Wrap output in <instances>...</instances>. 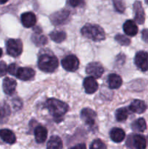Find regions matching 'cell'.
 Masks as SVG:
<instances>
[{
	"mask_svg": "<svg viewBox=\"0 0 148 149\" xmlns=\"http://www.w3.org/2000/svg\"><path fill=\"white\" fill-rule=\"evenodd\" d=\"M81 118L88 126L92 127L95 124L97 113L92 109L86 108V109H84L81 110Z\"/></svg>",
	"mask_w": 148,
	"mask_h": 149,
	"instance_id": "obj_9",
	"label": "cell"
},
{
	"mask_svg": "<svg viewBox=\"0 0 148 149\" xmlns=\"http://www.w3.org/2000/svg\"><path fill=\"white\" fill-rule=\"evenodd\" d=\"M133 12H134V19L136 23L139 24H143L145 20V14L141 1H135L133 4Z\"/></svg>",
	"mask_w": 148,
	"mask_h": 149,
	"instance_id": "obj_11",
	"label": "cell"
},
{
	"mask_svg": "<svg viewBox=\"0 0 148 149\" xmlns=\"http://www.w3.org/2000/svg\"><path fill=\"white\" fill-rule=\"evenodd\" d=\"M70 13L66 10H62L60 11L56 12L50 16V20L52 23L55 26L63 25L68 23L69 19Z\"/></svg>",
	"mask_w": 148,
	"mask_h": 149,
	"instance_id": "obj_6",
	"label": "cell"
},
{
	"mask_svg": "<svg viewBox=\"0 0 148 149\" xmlns=\"http://www.w3.org/2000/svg\"><path fill=\"white\" fill-rule=\"evenodd\" d=\"M51 39L57 43H61L63 42L66 38V33L63 31H58L55 30L53 31L49 34Z\"/></svg>",
	"mask_w": 148,
	"mask_h": 149,
	"instance_id": "obj_25",
	"label": "cell"
},
{
	"mask_svg": "<svg viewBox=\"0 0 148 149\" xmlns=\"http://www.w3.org/2000/svg\"><path fill=\"white\" fill-rule=\"evenodd\" d=\"M35 76V71L30 68L27 67H19L16 73L15 77L23 81H28Z\"/></svg>",
	"mask_w": 148,
	"mask_h": 149,
	"instance_id": "obj_10",
	"label": "cell"
},
{
	"mask_svg": "<svg viewBox=\"0 0 148 149\" xmlns=\"http://www.w3.org/2000/svg\"><path fill=\"white\" fill-rule=\"evenodd\" d=\"M62 65L66 71H75L79 66V61L78 58L73 55H70L65 57L61 61Z\"/></svg>",
	"mask_w": 148,
	"mask_h": 149,
	"instance_id": "obj_5",
	"label": "cell"
},
{
	"mask_svg": "<svg viewBox=\"0 0 148 149\" xmlns=\"http://www.w3.org/2000/svg\"><path fill=\"white\" fill-rule=\"evenodd\" d=\"M123 31L126 35L133 36L138 33V27L136 23L132 20H128L123 24Z\"/></svg>",
	"mask_w": 148,
	"mask_h": 149,
	"instance_id": "obj_15",
	"label": "cell"
},
{
	"mask_svg": "<svg viewBox=\"0 0 148 149\" xmlns=\"http://www.w3.org/2000/svg\"><path fill=\"white\" fill-rule=\"evenodd\" d=\"M115 39L118 43L120 44V45H123V46H128V45H129V44L131 42L130 39L129 38L121 34L116 35L115 36Z\"/></svg>",
	"mask_w": 148,
	"mask_h": 149,
	"instance_id": "obj_29",
	"label": "cell"
},
{
	"mask_svg": "<svg viewBox=\"0 0 148 149\" xmlns=\"http://www.w3.org/2000/svg\"><path fill=\"white\" fill-rule=\"evenodd\" d=\"M132 130L135 132H144L147 129V124L145 119L143 118H139L136 119L135 122H133L131 125Z\"/></svg>",
	"mask_w": 148,
	"mask_h": 149,
	"instance_id": "obj_24",
	"label": "cell"
},
{
	"mask_svg": "<svg viewBox=\"0 0 148 149\" xmlns=\"http://www.w3.org/2000/svg\"><path fill=\"white\" fill-rule=\"evenodd\" d=\"M48 132L46 127L43 126L36 127L34 130L35 139L38 143H43L47 138Z\"/></svg>",
	"mask_w": 148,
	"mask_h": 149,
	"instance_id": "obj_16",
	"label": "cell"
},
{
	"mask_svg": "<svg viewBox=\"0 0 148 149\" xmlns=\"http://www.w3.org/2000/svg\"><path fill=\"white\" fill-rule=\"evenodd\" d=\"M18 68L19 67L17 66V64L11 63L8 67H7V72H8L10 74H11V75L15 76Z\"/></svg>",
	"mask_w": 148,
	"mask_h": 149,
	"instance_id": "obj_32",
	"label": "cell"
},
{
	"mask_svg": "<svg viewBox=\"0 0 148 149\" xmlns=\"http://www.w3.org/2000/svg\"><path fill=\"white\" fill-rule=\"evenodd\" d=\"M83 84L87 94H93L98 89V83L93 77H88L84 79Z\"/></svg>",
	"mask_w": 148,
	"mask_h": 149,
	"instance_id": "obj_12",
	"label": "cell"
},
{
	"mask_svg": "<svg viewBox=\"0 0 148 149\" xmlns=\"http://www.w3.org/2000/svg\"><path fill=\"white\" fill-rule=\"evenodd\" d=\"M10 114V107L6 103L0 104V124H3L7 122Z\"/></svg>",
	"mask_w": 148,
	"mask_h": 149,
	"instance_id": "obj_22",
	"label": "cell"
},
{
	"mask_svg": "<svg viewBox=\"0 0 148 149\" xmlns=\"http://www.w3.org/2000/svg\"><path fill=\"white\" fill-rule=\"evenodd\" d=\"M81 32L83 36L94 42H100L105 39L104 31L98 25L87 23L83 26Z\"/></svg>",
	"mask_w": 148,
	"mask_h": 149,
	"instance_id": "obj_2",
	"label": "cell"
},
{
	"mask_svg": "<svg viewBox=\"0 0 148 149\" xmlns=\"http://www.w3.org/2000/svg\"><path fill=\"white\" fill-rule=\"evenodd\" d=\"M86 71L94 78H100L104 73V68L98 62H91L86 67Z\"/></svg>",
	"mask_w": 148,
	"mask_h": 149,
	"instance_id": "obj_8",
	"label": "cell"
},
{
	"mask_svg": "<svg viewBox=\"0 0 148 149\" xmlns=\"http://www.w3.org/2000/svg\"><path fill=\"white\" fill-rule=\"evenodd\" d=\"M73 148H80V149H84L86 148V145L84 143L78 144V145L75 146L73 147Z\"/></svg>",
	"mask_w": 148,
	"mask_h": 149,
	"instance_id": "obj_35",
	"label": "cell"
},
{
	"mask_svg": "<svg viewBox=\"0 0 148 149\" xmlns=\"http://www.w3.org/2000/svg\"><path fill=\"white\" fill-rule=\"evenodd\" d=\"M110 136L112 141L115 143H120L124 140L126 137L125 132L120 128H113L110 132Z\"/></svg>",
	"mask_w": 148,
	"mask_h": 149,
	"instance_id": "obj_20",
	"label": "cell"
},
{
	"mask_svg": "<svg viewBox=\"0 0 148 149\" xmlns=\"http://www.w3.org/2000/svg\"><path fill=\"white\" fill-rule=\"evenodd\" d=\"M57 58L54 55L44 54L39 58L38 60V66L41 71L46 73H52L58 67Z\"/></svg>",
	"mask_w": 148,
	"mask_h": 149,
	"instance_id": "obj_3",
	"label": "cell"
},
{
	"mask_svg": "<svg viewBox=\"0 0 148 149\" xmlns=\"http://www.w3.org/2000/svg\"><path fill=\"white\" fill-rule=\"evenodd\" d=\"M142 37L144 42L148 43V29H145L142 32Z\"/></svg>",
	"mask_w": 148,
	"mask_h": 149,
	"instance_id": "obj_34",
	"label": "cell"
},
{
	"mask_svg": "<svg viewBox=\"0 0 148 149\" xmlns=\"http://www.w3.org/2000/svg\"><path fill=\"white\" fill-rule=\"evenodd\" d=\"M147 106L143 100H134L129 106V110L133 113H142L146 111Z\"/></svg>",
	"mask_w": 148,
	"mask_h": 149,
	"instance_id": "obj_17",
	"label": "cell"
},
{
	"mask_svg": "<svg viewBox=\"0 0 148 149\" xmlns=\"http://www.w3.org/2000/svg\"><path fill=\"white\" fill-rule=\"evenodd\" d=\"M134 63L139 70L147 71L148 70V52L139 51L136 54L134 58Z\"/></svg>",
	"mask_w": 148,
	"mask_h": 149,
	"instance_id": "obj_7",
	"label": "cell"
},
{
	"mask_svg": "<svg viewBox=\"0 0 148 149\" xmlns=\"http://www.w3.org/2000/svg\"><path fill=\"white\" fill-rule=\"evenodd\" d=\"M7 52L12 57H17L23 52V43L20 39H10L6 44Z\"/></svg>",
	"mask_w": 148,
	"mask_h": 149,
	"instance_id": "obj_4",
	"label": "cell"
},
{
	"mask_svg": "<svg viewBox=\"0 0 148 149\" xmlns=\"http://www.w3.org/2000/svg\"><path fill=\"white\" fill-rule=\"evenodd\" d=\"M2 55V49L0 48V58H1V56Z\"/></svg>",
	"mask_w": 148,
	"mask_h": 149,
	"instance_id": "obj_37",
	"label": "cell"
},
{
	"mask_svg": "<svg viewBox=\"0 0 148 149\" xmlns=\"http://www.w3.org/2000/svg\"><path fill=\"white\" fill-rule=\"evenodd\" d=\"M7 72V65L4 61H0V77H4Z\"/></svg>",
	"mask_w": 148,
	"mask_h": 149,
	"instance_id": "obj_33",
	"label": "cell"
},
{
	"mask_svg": "<svg viewBox=\"0 0 148 149\" xmlns=\"http://www.w3.org/2000/svg\"><path fill=\"white\" fill-rule=\"evenodd\" d=\"M129 114V110L126 108H120L115 111V119L119 122H124L127 119Z\"/></svg>",
	"mask_w": 148,
	"mask_h": 149,
	"instance_id": "obj_26",
	"label": "cell"
},
{
	"mask_svg": "<svg viewBox=\"0 0 148 149\" xmlns=\"http://www.w3.org/2000/svg\"><path fill=\"white\" fill-rule=\"evenodd\" d=\"M20 20L23 26L26 28L33 27L36 23V15L31 12L23 13L20 17Z\"/></svg>",
	"mask_w": 148,
	"mask_h": 149,
	"instance_id": "obj_13",
	"label": "cell"
},
{
	"mask_svg": "<svg viewBox=\"0 0 148 149\" xmlns=\"http://www.w3.org/2000/svg\"><path fill=\"white\" fill-rule=\"evenodd\" d=\"M133 147L137 149H144L147 146V141L145 137L141 135H135L132 138Z\"/></svg>",
	"mask_w": 148,
	"mask_h": 149,
	"instance_id": "obj_21",
	"label": "cell"
},
{
	"mask_svg": "<svg viewBox=\"0 0 148 149\" xmlns=\"http://www.w3.org/2000/svg\"><path fill=\"white\" fill-rule=\"evenodd\" d=\"M62 142L58 136H52L49 140L46 145V148L49 149H60L62 148Z\"/></svg>",
	"mask_w": 148,
	"mask_h": 149,
	"instance_id": "obj_23",
	"label": "cell"
},
{
	"mask_svg": "<svg viewBox=\"0 0 148 149\" xmlns=\"http://www.w3.org/2000/svg\"><path fill=\"white\" fill-rule=\"evenodd\" d=\"M32 41L38 46L44 45L47 43V39L46 36L41 35L39 32H35V34L32 36Z\"/></svg>",
	"mask_w": 148,
	"mask_h": 149,
	"instance_id": "obj_27",
	"label": "cell"
},
{
	"mask_svg": "<svg viewBox=\"0 0 148 149\" xmlns=\"http://www.w3.org/2000/svg\"><path fill=\"white\" fill-rule=\"evenodd\" d=\"M106 146L104 145V143L100 139L94 140L90 146V148L91 149H104L106 148Z\"/></svg>",
	"mask_w": 148,
	"mask_h": 149,
	"instance_id": "obj_30",
	"label": "cell"
},
{
	"mask_svg": "<svg viewBox=\"0 0 148 149\" xmlns=\"http://www.w3.org/2000/svg\"><path fill=\"white\" fill-rule=\"evenodd\" d=\"M113 6L118 13H123L126 9V5L123 0H113Z\"/></svg>",
	"mask_w": 148,
	"mask_h": 149,
	"instance_id": "obj_28",
	"label": "cell"
},
{
	"mask_svg": "<svg viewBox=\"0 0 148 149\" xmlns=\"http://www.w3.org/2000/svg\"><path fill=\"white\" fill-rule=\"evenodd\" d=\"M107 83H108L109 87L110 89H118L122 85L121 77L116 74H111L108 76L107 78Z\"/></svg>",
	"mask_w": 148,
	"mask_h": 149,
	"instance_id": "obj_18",
	"label": "cell"
},
{
	"mask_svg": "<svg viewBox=\"0 0 148 149\" xmlns=\"http://www.w3.org/2000/svg\"><path fill=\"white\" fill-rule=\"evenodd\" d=\"M145 2H146V4H148V0H145Z\"/></svg>",
	"mask_w": 148,
	"mask_h": 149,
	"instance_id": "obj_38",
	"label": "cell"
},
{
	"mask_svg": "<svg viewBox=\"0 0 148 149\" xmlns=\"http://www.w3.org/2000/svg\"><path fill=\"white\" fill-rule=\"evenodd\" d=\"M16 87H17V82L15 79L9 77H6L3 81L2 88L4 93L8 95H11L15 91Z\"/></svg>",
	"mask_w": 148,
	"mask_h": 149,
	"instance_id": "obj_14",
	"label": "cell"
},
{
	"mask_svg": "<svg viewBox=\"0 0 148 149\" xmlns=\"http://www.w3.org/2000/svg\"><path fill=\"white\" fill-rule=\"evenodd\" d=\"M45 107L56 122L62 120V117L68 111V106L64 102L55 98L48 99L45 103Z\"/></svg>",
	"mask_w": 148,
	"mask_h": 149,
	"instance_id": "obj_1",
	"label": "cell"
},
{
	"mask_svg": "<svg viewBox=\"0 0 148 149\" xmlns=\"http://www.w3.org/2000/svg\"><path fill=\"white\" fill-rule=\"evenodd\" d=\"M0 138L4 142L8 144H13L16 141V137L11 130L7 129L0 130Z\"/></svg>",
	"mask_w": 148,
	"mask_h": 149,
	"instance_id": "obj_19",
	"label": "cell"
},
{
	"mask_svg": "<svg viewBox=\"0 0 148 149\" xmlns=\"http://www.w3.org/2000/svg\"><path fill=\"white\" fill-rule=\"evenodd\" d=\"M68 3L73 7H82L85 4L84 0H68Z\"/></svg>",
	"mask_w": 148,
	"mask_h": 149,
	"instance_id": "obj_31",
	"label": "cell"
},
{
	"mask_svg": "<svg viewBox=\"0 0 148 149\" xmlns=\"http://www.w3.org/2000/svg\"><path fill=\"white\" fill-rule=\"evenodd\" d=\"M9 0H0V4H5L6 2H7Z\"/></svg>",
	"mask_w": 148,
	"mask_h": 149,
	"instance_id": "obj_36",
	"label": "cell"
}]
</instances>
